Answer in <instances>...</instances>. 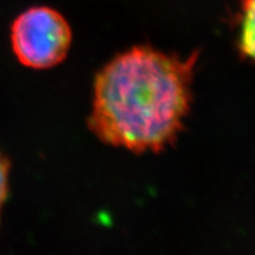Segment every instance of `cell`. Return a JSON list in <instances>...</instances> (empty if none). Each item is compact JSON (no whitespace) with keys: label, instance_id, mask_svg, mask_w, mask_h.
Listing matches in <instances>:
<instances>
[{"label":"cell","instance_id":"1","mask_svg":"<svg viewBox=\"0 0 255 255\" xmlns=\"http://www.w3.org/2000/svg\"><path fill=\"white\" fill-rule=\"evenodd\" d=\"M197 59V51L180 59L148 46L115 57L96 76L92 132L128 150H163L176 141L189 113Z\"/></svg>","mask_w":255,"mask_h":255},{"label":"cell","instance_id":"2","mask_svg":"<svg viewBox=\"0 0 255 255\" xmlns=\"http://www.w3.org/2000/svg\"><path fill=\"white\" fill-rule=\"evenodd\" d=\"M71 40V27L66 19L56 9L45 6L26 9L11 27L15 57L32 69H49L62 63Z\"/></svg>","mask_w":255,"mask_h":255},{"label":"cell","instance_id":"3","mask_svg":"<svg viewBox=\"0 0 255 255\" xmlns=\"http://www.w3.org/2000/svg\"><path fill=\"white\" fill-rule=\"evenodd\" d=\"M241 21L239 50L247 58L255 60V0H240Z\"/></svg>","mask_w":255,"mask_h":255},{"label":"cell","instance_id":"4","mask_svg":"<svg viewBox=\"0 0 255 255\" xmlns=\"http://www.w3.org/2000/svg\"><path fill=\"white\" fill-rule=\"evenodd\" d=\"M9 168H11V164H9L8 158L0 152V212L8 196Z\"/></svg>","mask_w":255,"mask_h":255}]
</instances>
